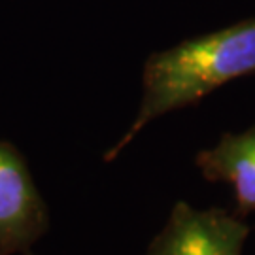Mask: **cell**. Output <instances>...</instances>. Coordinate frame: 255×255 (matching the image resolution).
I'll return each instance as SVG.
<instances>
[{
	"label": "cell",
	"instance_id": "7a4b0ae2",
	"mask_svg": "<svg viewBox=\"0 0 255 255\" xmlns=\"http://www.w3.org/2000/svg\"><path fill=\"white\" fill-rule=\"evenodd\" d=\"M49 214L23 155L0 140V255H32Z\"/></svg>",
	"mask_w": 255,
	"mask_h": 255
},
{
	"label": "cell",
	"instance_id": "3957f363",
	"mask_svg": "<svg viewBox=\"0 0 255 255\" xmlns=\"http://www.w3.org/2000/svg\"><path fill=\"white\" fill-rule=\"evenodd\" d=\"M248 235L250 227L238 214L176 202L146 255H242Z\"/></svg>",
	"mask_w": 255,
	"mask_h": 255
},
{
	"label": "cell",
	"instance_id": "277c9868",
	"mask_svg": "<svg viewBox=\"0 0 255 255\" xmlns=\"http://www.w3.org/2000/svg\"><path fill=\"white\" fill-rule=\"evenodd\" d=\"M197 166L210 182L229 183L235 189L238 216L255 210V125L244 132L223 134L210 149L197 155Z\"/></svg>",
	"mask_w": 255,
	"mask_h": 255
},
{
	"label": "cell",
	"instance_id": "6da1fadb",
	"mask_svg": "<svg viewBox=\"0 0 255 255\" xmlns=\"http://www.w3.org/2000/svg\"><path fill=\"white\" fill-rule=\"evenodd\" d=\"M255 72V17L149 55L142 72V101L128 130L110 147L114 161L149 121L191 106L237 78Z\"/></svg>",
	"mask_w": 255,
	"mask_h": 255
}]
</instances>
